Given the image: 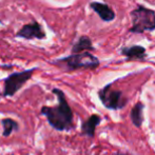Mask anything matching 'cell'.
I'll return each instance as SVG.
<instances>
[{"label":"cell","instance_id":"3957f363","mask_svg":"<svg viewBox=\"0 0 155 155\" xmlns=\"http://www.w3.org/2000/svg\"><path fill=\"white\" fill-rule=\"evenodd\" d=\"M133 25L130 29L132 33H143L155 30V12L150 8L138 6L132 13Z\"/></svg>","mask_w":155,"mask_h":155},{"label":"cell","instance_id":"5b68a950","mask_svg":"<svg viewBox=\"0 0 155 155\" xmlns=\"http://www.w3.org/2000/svg\"><path fill=\"white\" fill-rule=\"evenodd\" d=\"M99 98L106 108L116 110L123 108L124 101H123L121 92L115 90H111V86H107L102 90L99 91Z\"/></svg>","mask_w":155,"mask_h":155},{"label":"cell","instance_id":"8fae6325","mask_svg":"<svg viewBox=\"0 0 155 155\" xmlns=\"http://www.w3.org/2000/svg\"><path fill=\"white\" fill-rule=\"evenodd\" d=\"M89 50H94L92 42H91L90 38L87 36H82L79 38V40L74 45L72 52L73 53H81L84 51H89Z\"/></svg>","mask_w":155,"mask_h":155},{"label":"cell","instance_id":"6da1fadb","mask_svg":"<svg viewBox=\"0 0 155 155\" xmlns=\"http://www.w3.org/2000/svg\"><path fill=\"white\" fill-rule=\"evenodd\" d=\"M53 93L57 96V106H43L40 110L41 115L47 118L48 123L57 131H70L73 129V111L69 106L64 93L59 89H53Z\"/></svg>","mask_w":155,"mask_h":155},{"label":"cell","instance_id":"277c9868","mask_svg":"<svg viewBox=\"0 0 155 155\" xmlns=\"http://www.w3.org/2000/svg\"><path fill=\"white\" fill-rule=\"evenodd\" d=\"M36 69L27 70L23 72H17V73L11 74L6 79L4 80V88H3V96L5 97H12L18 92L23 84L32 77L33 73Z\"/></svg>","mask_w":155,"mask_h":155},{"label":"cell","instance_id":"4fadbf2b","mask_svg":"<svg viewBox=\"0 0 155 155\" xmlns=\"http://www.w3.org/2000/svg\"><path fill=\"white\" fill-rule=\"evenodd\" d=\"M117 155H123V154H117Z\"/></svg>","mask_w":155,"mask_h":155},{"label":"cell","instance_id":"52a82bcc","mask_svg":"<svg viewBox=\"0 0 155 155\" xmlns=\"http://www.w3.org/2000/svg\"><path fill=\"white\" fill-rule=\"evenodd\" d=\"M90 6L96 12L99 17L104 21H112L115 18V13L112 8L106 3H100V2H92Z\"/></svg>","mask_w":155,"mask_h":155},{"label":"cell","instance_id":"30bf717a","mask_svg":"<svg viewBox=\"0 0 155 155\" xmlns=\"http://www.w3.org/2000/svg\"><path fill=\"white\" fill-rule=\"evenodd\" d=\"M1 124L2 128H3V132H2V136L3 137H8L13 132L19 130V124L12 118L2 119Z\"/></svg>","mask_w":155,"mask_h":155},{"label":"cell","instance_id":"ba28073f","mask_svg":"<svg viewBox=\"0 0 155 155\" xmlns=\"http://www.w3.org/2000/svg\"><path fill=\"white\" fill-rule=\"evenodd\" d=\"M99 123H100V117L98 115L94 114L92 116H90L81 126L82 134L87 135L89 137H93L94 133H95L96 127L99 124Z\"/></svg>","mask_w":155,"mask_h":155},{"label":"cell","instance_id":"7c38bea8","mask_svg":"<svg viewBox=\"0 0 155 155\" xmlns=\"http://www.w3.org/2000/svg\"><path fill=\"white\" fill-rule=\"evenodd\" d=\"M143 104L138 102L134 106V108L131 111V119H132L133 124L136 127H140L143 120Z\"/></svg>","mask_w":155,"mask_h":155},{"label":"cell","instance_id":"9c48e42d","mask_svg":"<svg viewBox=\"0 0 155 155\" xmlns=\"http://www.w3.org/2000/svg\"><path fill=\"white\" fill-rule=\"evenodd\" d=\"M121 53L128 58L129 60L133 59H143L146 55V50L143 47L134 45L131 48H124L121 51Z\"/></svg>","mask_w":155,"mask_h":155},{"label":"cell","instance_id":"8992f818","mask_svg":"<svg viewBox=\"0 0 155 155\" xmlns=\"http://www.w3.org/2000/svg\"><path fill=\"white\" fill-rule=\"evenodd\" d=\"M17 37H22L25 39H34V38H45V32L39 23L33 22L25 25L21 28L16 34Z\"/></svg>","mask_w":155,"mask_h":155},{"label":"cell","instance_id":"7a4b0ae2","mask_svg":"<svg viewBox=\"0 0 155 155\" xmlns=\"http://www.w3.org/2000/svg\"><path fill=\"white\" fill-rule=\"evenodd\" d=\"M56 63L69 71H74L78 69H95L99 65V60L89 52H81L58 59Z\"/></svg>","mask_w":155,"mask_h":155}]
</instances>
